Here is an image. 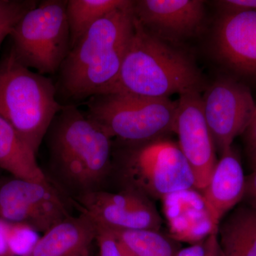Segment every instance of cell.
Masks as SVG:
<instances>
[{"instance_id":"29","label":"cell","mask_w":256,"mask_h":256,"mask_svg":"<svg viewBox=\"0 0 256 256\" xmlns=\"http://www.w3.org/2000/svg\"><path fill=\"white\" fill-rule=\"evenodd\" d=\"M250 164L254 171H256V148L250 151Z\"/></svg>"},{"instance_id":"20","label":"cell","mask_w":256,"mask_h":256,"mask_svg":"<svg viewBox=\"0 0 256 256\" xmlns=\"http://www.w3.org/2000/svg\"><path fill=\"white\" fill-rule=\"evenodd\" d=\"M108 229L136 256H176L180 250L174 242L160 234V230Z\"/></svg>"},{"instance_id":"30","label":"cell","mask_w":256,"mask_h":256,"mask_svg":"<svg viewBox=\"0 0 256 256\" xmlns=\"http://www.w3.org/2000/svg\"><path fill=\"white\" fill-rule=\"evenodd\" d=\"M1 8H2V1H0V11H1Z\"/></svg>"},{"instance_id":"1","label":"cell","mask_w":256,"mask_h":256,"mask_svg":"<svg viewBox=\"0 0 256 256\" xmlns=\"http://www.w3.org/2000/svg\"><path fill=\"white\" fill-rule=\"evenodd\" d=\"M44 140L48 178L69 198L104 190L112 173L114 139L86 114L64 106Z\"/></svg>"},{"instance_id":"10","label":"cell","mask_w":256,"mask_h":256,"mask_svg":"<svg viewBox=\"0 0 256 256\" xmlns=\"http://www.w3.org/2000/svg\"><path fill=\"white\" fill-rule=\"evenodd\" d=\"M96 225L111 229L160 230L162 220L150 198L132 190H100L72 200Z\"/></svg>"},{"instance_id":"12","label":"cell","mask_w":256,"mask_h":256,"mask_svg":"<svg viewBox=\"0 0 256 256\" xmlns=\"http://www.w3.org/2000/svg\"><path fill=\"white\" fill-rule=\"evenodd\" d=\"M133 11L143 28L166 42L195 36L204 24V2L201 0H138Z\"/></svg>"},{"instance_id":"16","label":"cell","mask_w":256,"mask_h":256,"mask_svg":"<svg viewBox=\"0 0 256 256\" xmlns=\"http://www.w3.org/2000/svg\"><path fill=\"white\" fill-rule=\"evenodd\" d=\"M97 225L85 213L70 216L47 230L26 256H88Z\"/></svg>"},{"instance_id":"28","label":"cell","mask_w":256,"mask_h":256,"mask_svg":"<svg viewBox=\"0 0 256 256\" xmlns=\"http://www.w3.org/2000/svg\"><path fill=\"white\" fill-rule=\"evenodd\" d=\"M244 134H245L246 140L249 151L255 149L256 148V108L252 121Z\"/></svg>"},{"instance_id":"24","label":"cell","mask_w":256,"mask_h":256,"mask_svg":"<svg viewBox=\"0 0 256 256\" xmlns=\"http://www.w3.org/2000/svg\"><path fill=\"white\" fill-rule=\"evenodd\" d=\"M176 256H220L218 233L212 234L190 246L180 249Z\"/></svg>"},{"instance_id":"3","label":"cell","mask_w":256,"mask_h":256,"mask_svg":"<svg viewBox=\"0 0 256 256\" xmlns=\"http://www.w3.org/2000/svg\"><path fill=\"white\" fill-rule=\"evenodd\" d=\"M204 84L201 73L188 56L148 32L134 18L118 76L108 92L169 98L200 92Z\"/></svg>"},{"instance_id":"19","label":"cell","mask_w":256,"mask_h":256,"mask_svg":"<svg viewBox=\"0 0 256 256\" xmlns=\"http://www.w3.org/2000/svg\"><path fill=\"white\" fill-rule=\"evenodd\" d=\"M127 0H68L67 20L70 30V48L95 24Z\"/></svg>"},{"instance_id":"8","label":"cell","mask_w":256,"mask_h":256,"mask_svg":"<svg viewBox=\"0 0 256 256\" xmlns=\"http://www.w3.org/2000/svg\"><path fill=\"white\" fill-rule=\"evenodd\" d=\"M68 197L50 181L11 178L0 181V218L44 234L72 216Z\"/></svg>"},{"instance_id":"9","label":"cell","mask_w":256,"mask_h":256,"mask_svg":"<svg viewBox=\"0 0 256 256\" xmlns=\"http://www.w3.org/2000/svg\"><path fill=\"white\" fill-rule=\"evenodd\" d=\"M207 126L216 150L222 154L244 134L252 118L256 104L250 88L233 78L214 82L202 97Z\"/></svg>"},{"instance_id":"6","label":"cell","mask_w":256,"mask_h":256,"mask_svg":"<svg viewBox=\"0 0 256 256\" xmlns=\"http://www.w3.org/2000/svg\"><path fill=\"white\" fill-rule=\"evenodd\" d=\"M86 114L112 139L148 142L174 132L178 100L124 92L96 95L86 102Z\"/></svg>"},{"instance_id":"22","label":"cell","mask_w":256,"mask_h":256,"mask_svg":"<svg viewBox=\"0 0 256 256\" xmlns=\"http://www.w3.org/2000/svg\"><path fill=\"white\" fill-rule=\"evenodd\" d=\"M34 1H2L0 11V45L10 36L16 23L28 10L36 6Z\"/></svg>"},{"instance_id":"14","label":"cell","mask_w":256,"mask_h":256,"mask_svg":"<svg viewBox=\"0 0 256 256\" xmlns=\"http://www.w3.org/2000/svg\"><path fill=\"white\" fill-rule=\"evenodd\" d=\"M170 236L176 242L194 244L218 233L202 192L195 188L173 192L162 198Z\"/></svg>"},{"instance_id":"17","label":"cell","mask_w":256,"mask_h":256,"mask_svg":"<svg viewBox=\"0 0 256 256\" xmlns=\"http://www.w3.org/2000/svg\"><path fill=\"white\" fill-rule=\"evenodd\" d=\"M0 169L15 178L34 182L50 180L37 162L35 152L14 128L1 117Z\"/></svg>"},{"instance_id":"7","label":"cell","mask_w":256,"mask_h":256,"mask_svg":"<svg viewBox=\"0 0 256 256\" xmlns=\"http://www.w3.org/2000/svg\"><path fill=\"white\" fill-rule=\"evenodd\" d=\"M67 0H45L28 10L10 36L15 58L42 75L60 72L70 50Z\"/></svg>"},{"instance_id":"11","label":"cell","mask_w":256,"mask_h":256,"mask_svg":"<svg viewBox=\"0 0 256 256\" xmlns=\"http://www.w3.org/2000/svg\"><path fill=\"white\" fill-rule=\"evenodd\" d=\"M174 132L178 136V146L193 172L194 188L202 191L208 184L218 160L200 92L180 95Z\"/></svg>"},{"instance_id":"13","label":"cell","mask_w":256,"mask_h":256,"mask_svg":"<svg viewBox=\"0 0 256 256\" xmlns=\"http://www.w3.org/2000/svg\"><path fill=\"white\" fill-rule=\"evenodd\" d=\"M213 44L224 65L235 74L256 80V12L220 14Z\"/></svg>"},{"instance_id":"27","label":"cell","mask_w":256,"mask_h":256,"mask_svg":"<svg viewBox=\"0 0 256 256\" xmlns=\"http://www.w3.org/2000/svg\"><path fill=\"white\" fill-rule=\"evenodd\" d=\"M244 198L247 200L248 204L256 206V171L246 176L245 193Z\"/></svg>"},{"instance_id":"4","label":"cell","mask_w":256,"mask_h":256,"mask_svg":"<svg viewBox=\"0 0 256 256\" xmlns=\"http://www.w3.org/2000/svg\"><path fill=\"white\" fill-rule=\"evenodd\" d=\"M112 173L122 188L149 198H162L194 188L191 166L178 143L165 138L148 142L114 141Z\"/></svg>"},{"instance_id":"25","label":"cell","mask_w":256,"mask_h":256,"mask_svg":"<svg viewBox=\"0 0 256 256\" xmlns=\"http://www.w3.org/2000/svg\"><path fill=\"white\" fill-rule=\"evenodd\" d=\"M222 14H236L256 12V0H220L216 1Z\"/></svg>"},{"instance_id":"2","label":"cell","mask_w":256,"mask_h":256,"mask_svg":"<svg viewBox=\"0 0 256 256\" xmlns=\"http://www.w3.org/2000/svg\"><path fill=\"white\" fill-rule=\"evenodd\" d=\"M134 1L98 21L69 50L60 70L57 92L80 102L110 90L134 30Z\"/></svg>"},{"instance_id":"5","label":"cell","mask_w":256,"mask_h":256,"mask_svg":"<svg viewBox=\"0 0 256 256\" xmlns=\"http://www.w3.org/2000/svg\"><path fill=\"white\" fill-rule=\"evenodd\" d=\"M52 79L26 68L10 50L0 60V117L37 154L47 131L63 109Z\"/></svg>"},{"instance_id":"26","label":"cell","mask_w":256,"mask_h":256,"mask_svg":"<svg viewBox=\"0 0 256 256\" xmlns=\"http://www.w3.org/2000/svg\"><path fill=\"white\" fill-rule=\"evenodd\" d=\"M10 222L0 218V256H12L9 247Z\"/></svg>"},{"instance_id":"23","label":"cell","mask_w":256,"mask_h":256,"mask_svg":"<svg viewBox=\"0 0 256 256\" xmlns=\"http://www.w3.org/2000/svg\"><path fill=\"white\" fill-rule=\"evenodd\" d=\"M99 256H136L109 229L97 226Z\"/></svg>"},{"instance_id":"21","label":"cell","mask_w":256,"mask_h":256,"mask_svg":"<svg viewBox=\"0 0 256 256\" xmlns=\"http://www.w3.org/2000/svg\"><path fill=\"white\" fill-rule=\"evenodd\" d=\"M38 234L26 224L10 223L9 247L12 256H28L40 238Z\"/></svg>"},{"instance_id":"15","label":"cell","mask_w":256,"mask_h":256,"mask_svg":"<svg viewBox=\"0 0 256 256\" xmlns=\"http://www.w3.org/2000/svg\"><path fill=\"white\" fill-rule=\"evenodd\" d=\"M245 186L242 162L232 146L220 154L208 184L201 191L217 224L244 200Z\"/></svg>"},{"instance_id":"18","label":"cell","mask_w":256,"mask_h":256,"mask_svg":"<svg viewBox=\"0 0 256 256\" xmlns=\"http://www.w3.org/2000/svg\"><path fill=\"white\" fill-rule=\"evenodd\" d=\"M220 256H256V206L237 207L220 224Z\"/></svg>"}]
</instances>
